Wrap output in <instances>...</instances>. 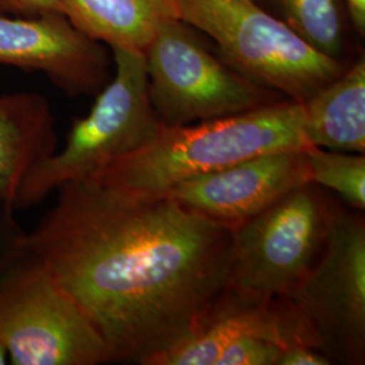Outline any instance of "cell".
I'll list each match as a JSON object with an SVG mask.
<instances>
[{
  "label": "cell",
  "mask_w": 365,
  "mask_h": 365,
  "mask_svg": "<svg viewBox=\"0 0 365 365\" xmlns=\"http://www.w3.org/2000/svg\"><path fill=\"white\" fill-rule=\"evenodd\" d=\"M57 194L27 250L88 317L111 363L150 365L229 291L230 226L93 179Z\"/></svg>",
  "instance_id": "6da1fadb"
},
{
  "label": "cell",
  "mask_w": 365,
  "mask_h": 365,
  "mask_svg": "<svg viewBox=\"0 0 365 365\" xmlns=\"http://www.w3.org/2000/svg\"><path fill=\"white\" fill-rule=\"evenodd\" d=\"M309 146L303 106L283 99L235 115L161 126L150 141L90 179L133 194L161 195L178 182L250 157Z\"/></svg>",
  "instance_id": "7a4b0ae2"
},
{
  "label": "cell",
  "mask_w": 365,
  "mask_h": 365,
  "mask_svg": "<svg viewBox=\"0 0 365 365\" xmlns=\"http://www.w3.org/2000/svg\"><path fill=\"white\" fill-rule=\"evenodd\" d=\"M115 73L95 96L88 115L75 120L61 150L27 175L14 209L41 203L63 184L90 179L150 141L163 123L149 99L144 53L111 48Z\"/></svg>",
  "instance_id": "3957f363"
},
{
  "label": "cell",
  "mask_w": 365,
  "mask_h": 365,
  "mask_svg": "<svg viewBox=\"0 0 365 365\" xmlns=\"http://www.w3.org/2000/svg\"><path fill=\"white\" fill-rule=\"evenodd\" d=\"M180 19L214 39L227 66L298 103L348 66L315 51L259 0H180Z\"/></svg>",
  "instance_id": "277c9868"
},
{
  "label": "cell",
  "mask_w": 365,
  "mask_h": 365,
  "mask_svg": "<svg viewBox=\"0 0 365 365\" xmlns=\"http://www.w3.org/2000/svg\"><path fill=\"white\" fill-rule=\"evenodd\" d=\"M330 210L321 188L307 182L232 226L229 289L259 302L287 298L322 250Z\"/></svg>",
  "instance_id": "5b68a950"
},
{
  "label": "cell",
  "mask_w": 365,
  "mask_h": 365,
  "mask_svg": "<svg viewBox=\"0 0 365 365\" xmlns=\"http://www.w3.org/2000/svg\"><path fill=\"white\" fill-rule=\"evenodd\" d=\"M0 344L14 365L111 363L88 317L29 250L0 276Z\"/></svg>",
  "instance_id": "8992f818"
},
{
  "label": "cell",
  "mask_w": 365,
  "mask_h": 365,
  "mask_svg": "<svg viewBox=\"0 0 365 365\" xmlns=\"http://www.w3.org/2000/svg\"><path fill=\"white\" fill-rule=\"evenodd\" d=\"M149 99L163 126L227 117L283 101L203 45L188 24L172 19L144 51Z\"/></svg>",
  "instance_id": "52a82bcc"
},
{
  "label": "cell",
  "mask_w": 365,
  "mask_h": 365,
  "mask_svg": "<svg viewBox=\"0 0 365 365\" xmlns=\"http://www.w3.org/2000/svg\"><path fill=\"white\" fill-rule=\"evenodd\" d=\"M286 299L331 364L365 363V222L331 203L322 250Z\"/></svg>",
  "instance_id": "ba28073f"
},
{
  "label": "cell",
  "mask_w": 365,
  "mask_h": 365,
  "mask_svg": "<svg viewBox=\"0 0 365 365\" xmlns=\"http://www.w3.org/2000/svg\"><path fill=\"white\" fill-rule=\"evenodd\" d=\"M0 64L42 72L69 96L96 95L111 78L102 42L81 33L63 14H0Z\"/></svg>",
  "instance_id": "9c48e42d"
},
{
  "label": "cell",
  "mask_w": 365,
  "mask_h": 365,
  "mask_svg": "<svg viewBox=\"0 0 365 365\" xmlns=\"http://www.w3.org/2000/svg\"><path fill=\"white\" fill-rule=\"evenodd\" d=\"M307 182L304 149L283 150L190 178L161 195L232 227Z\"/></svg>",
  "instance_id": "30bf717a"
},
{
  "label": "cell",
  "mask_w": 365,
  "mask_h": 365,
  "mask_svg": "<svg viewBox=\"0 0 365 365\" xmlns=\"http://www.w3.org/2000/svg\"><path fill=\"white\" fill-rule=\"evenodd\" d=\"M57 150L51 106L38 93L0 96V200L14 207L27 175Z\"/></svg>",
  "instance_id": "8fae6325"
},
{
  "label": "cell",
  "mask_w": 365,
  "mask_h": 365,
  "mask_svg": "<svg viewBox=\"0 0 365 365\" xmlns=\"http://www.w3.org/2000/svg\"><path fill=\"white\" fill-rule=\"evenodd\" d=\"M303 106L307 144L329 150L365 153V58L314 93Z\"/></svg>",
  "instance_id": "7c38bea8"
},
{
  "label": "cell",
  "mask_w": 365,
  "mask_h": 365,
  "mask_svg": "<svg viewBox=\"0 0 365 365\" xmlns=\"http://www.w3.org/2000/svg\"><path fill=\"white\" fill-rule=\"evenodd\" d=\"M68 21L90 38L144 53L160 27L180 19V0H60Z\"/></svg>",
  "instance_id": "4fadbf2b"
},
{
  "label": "cell",
  "mask_w": 365,
  "mask_h": 365,
  "mask_svg": "<svg viewBox=\"0 0 365 365\" xmlns=\"http://www.w3.org/2000/svg\"><path fill=\"white\" fill-rule=\"evenodd\" d=\"M315 51L341 60L344 53L342 0H259Z\"/></svg>",
  "instance_id": "5bb4252c"
},
{
  "label": "cell",
  "mask_w": 365,
  "mask_h": 365,
  "mask_svg": "<svg viewBox=\"0 0 365 365\" xmlns=\"http://www.w3.org/2000/svg\"><path fill=\"white\" fill-rule=\"evenodd\" d=\"M310 182L325 187L354 210L365 207V156L329 150L318 146L304 149Z\"/></svg>",
  "instance_id": "9a60e30c"
},
{
  "label": "cell",
  "mask_w": 365,
  "mask_h": 365,
  "mask_svg": "<svg viewBox=\"0 0 365 365\" xmlns=\"http://www.w3.org/2000/svg\"><path fill=\"white\" fill-rule=\"evenodd\" d=\"M282 346L253 334H240L223 348L217 365H277Z\"/></svg>",
  "instance_id": "2e32d148"
},
{
  "label": "cell",
  "mask_w": 365,
  "mask_h": 365,
  "mask_svg": "<svg viewBox=\"0 0 365 365\" xmlns=\"http://www.w3.org/2000/svg\"><path fill=\"white\" fill-rule=\"evenodd\" d=\"M15 211L0 200V276L27 252V232L16 221Z\"/></svg>",
  "instance_id": "e0dca14e"
},
{
  "label": "cell",
  "mask_w": 365,
  "mask_h": 365,
  "mask_svg": "<svg viewBox=\"0 0 365 365\" xmlns=\"http://www.w3.org/2000/svg\"><path fill=\"white\" fill-rule=\"evenodd\" d=\"M0 14H11L14 16H39L63 14V9L60 0H0Z\"/></svg>",
  "instance_id": "ac0fdd59"
},
{
  "label": "cell",
  "mask_w": 365,
  "mask_h": 365,
  "mask_svg": "<svg viewBox=\"0 0 365 365\" xmlns=\"http://www.w3.org/2000/svg\"><path fill=\"white\" fill-rule=\"evenodd\" d=\"M330 360L322 352L306 344H292L284 348L277 365H330Z\"/></svg>",
  "instance_id": "d6986e66"
},
{
  "label": "cell",
  "mask_w": 365,
  "mask_h": 365,
  "mask_svg": "<svg viewBox=\"0 0 365 365\" xmlns=\"http://www.w3.org/2000/svg\"><path fill=\"white\" fill-rule=\"evenodd\" d=\"M353 27L360 36L365 34V0H342Z\"/></svg>",
  "instance_id": "ffe728a7"
},
{
  "label": "cell",
  "mask_w": 365,
  "mask_h": 365,
  "mask_svg": "<svg viewBox=\"0 0 365 365\" xmlns=\"http://www.w3.org/2000/svg\"><path fill=\"white\" fill-rule=\"evenodd\" d=\"M9 363V353L6 348L0 344V365L7 364Z\"/></svg>",
  "instance_id": "44dd1931"
}]
</instances>
